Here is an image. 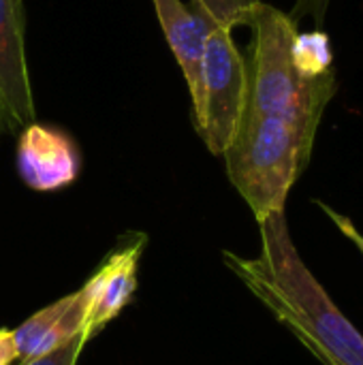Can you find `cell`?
I'll list each match as a JSON object with an SVG mask.
<instances>
[{
	"mask_svg": "<svg viewBox=\"0 0 363 365\" xmlns=\"http://www.w3.org/2000/svg\"><path fill=\"white\" fill-rule=\"evenodd\" d=\"M257 225L259 257L246 259L225 250V265L319 364L363 365V336L306 267L285 212H274Z\"/></svg>",
	"mask_w": 363,
	"mask_h": 365,
	"instance_id": "6da1fadb",
	"label": "cell"
},
{
	"mask_svg": "<svg viewBox=\"0 0 363 365\" xmlns=\"http://www.w3.org/2000/svg\"><path fill=\"white\" fill-rule=\"evenodd\" d=\"M315 139V130L289 120L242 115L223 158L231 184L257 222L285 212L291 188L310 163Z\"/></svg>",
	"mask_w": 363,
	"mask_h": 365,
	"instance_id": "7a4b0ae2",
	"label": "cell"
},
{
	"mask_svg": "<svg viewBox=\"0 0 363 365\" xmlns=\"http://www.w3.org/2000/svg\"><path fill=\"white\" fill-rule=\"evenodd\" d=\"M246 60L231 30L212 26L201 62V92L193 105L195 126L214 156L231 145L246 105Z\"/></svg>",
	"mask_w": 363,
	"mask_h": 365,
	"instance_id": "3957f363",
	"label": "cell"
},
{
	"mask_svg": "<svg viewBox=\"0 0 363 365\" xmlns=\"http://www.w3.org/2000/svg\"><path fill=\"white\" fill-rule=\"evenodd\" d=\"M81 167L75 141L51 126L30 122L17 143V169L24 182L41 192L58 190L75 182Z\"/></svg>",
	"mask_w": 363,
	"mask_h": 365,
	"instance_id": "277c9868",
	"label": "cell"
},
{
	"mask_svg": "<svg viewBox=\"0 0 363 365\" xmlns=\"http://www.w3.org/2000/svg\"><path fill=\"white\" fill-rule=\"evenodd\" d=\"M0 92L13 128L34 122V96L26 62L21 0H0Z\"/></svg>",
	"mask_w": 363,
	"mask_h": 365,
	"instance_id": "5b68a950",
	"label": "cell"
},
{
	"mask_svg": "<svg viewBox=\"0 0 363 365\" xmlns=\"http://www.w3.org/2000/svg\"><path fill=\"white\" fill-rule=\"evenodd\" d=\"M163 34L182 68L188 86L190 103L195 105L201 92V62L205 38L216 26L203 9L190 2V9L182 0H152Z\"/></svg>",
	"mask_w": 363,
	"mask_h": 365,
	"instance_id": "8992f818",
	"label": "cell"
},
{
	"mask_svg": "<svg viewBox=\"0 0 363 365\" xmlns=\"http://www.w3.org/2000/svg\"><path fill=\"white\" fill-rule=\"evenodd\" d=\"M143 250V240L113 252L98 272L83 284L88 293L86 334L92 338L111 323L131 302L137 289V265Z\"/></svg>",
	"mask_w": 363,
	"mask_h": 365,
	"instance_id": "52a82bcc",
	"label": "cell"
},
{
	"mask_svg": "<svg viewBox=\"0 0 363 365\" xmlns=\"http://www.w3.org/2000/svg\"><path fill=\"white\" fill-rule=\"evenodd\" d=\"M291 58L295 68L306 77H321L334 71V51L329 36L323 30L300 32L291 45Z\"/></svg>",
	"mask_w": 363,
	"mask_h": 365,
	"instance_id": "ba28073f",
	"label": "cell"
},
{
	"mask_svg": "<svg viewBox=\"0 0 363 365\" xmlns=\"http://www.w3.org/2000/svg\"><path fill=\"white\" fill-rule=\"evenodd\" d=\"M190 2L203 9L216 26L233 32V28L250 24L255 11L263 0H190Z\"/></svg>",
	"mask_w": 363,
	"mask_h": 365,
	"instance_id": "9c48e42d",
	"label": "cell"
},
{
	"mask_svg": "<svg viewBox=\"0 0 363 365\" xmlns=\"http://www.w3.org/2000/svg\"><path fill=\"white\" fill-rule=\"evenodd\" d=\"M88 340H90L88 334L81 331L75 338H71L68 342H64L62 346H58V349H53V351H49L45 355H39V357H34V359L19 365H77V359L81 355V349L86 346Z\"/></svg>",
	"mask_w": 363,
	"mask_h": 365,
	"instance_id": "30bf717a",
	"label": "cell"
},
{
	"mask_svg": "<svg viewBox=\"0 0 363 365\" xmlns=\"http://www.w3.org/2000/svg\"><path fill=\"white\" fill-rule=\"evenodd\" d=\"M317 205L327 214V218L336 225V229H338L344 237H349V240L359 248V252L363 255V235L359 233V229L353 225V220H351V218H347L344 214L336 212L334 207H329V205H327V203H323V201H317Z\"/></svg>",
	"mask_w": 363,
	"mask_h": 365,
	"instance_id": "8fae6325",
	"label": "cell"
},
{
	"mask_svg": "<svg viewBox=\"0 0 363 365\" xmlns=\"http://www.w3.org/2000/svg\"><path fill=\"white\" fill-rule=\"evenodd\" d=\"M327 6H329V0H297L289 17L295 24L302 17H312L317 30H321V26L325 21V15H327Z\"/></svg>",
	"mask_w": 363,
	"mask_h": 365,
	"instance_id": "7c38bea8",
	"label": "cell"
},
{
	"mask_svg": "<svg viewBox=\"0 0 363 365\" xmlns=\"http://www.w3.org/2000/svg\"><path fill=\"white\" fill-rule=\"evenodd\" d=\"M17 361V346L13 340V331L0 329V365H11Z\"/></svg>",
	"mask_w": 363,
	"mask_h": 365,
	"instance_id": "4fadbf2b",
	"label": "cell"
},
{
	"mask_svg": "<svg viewBox=\"0 0 363 365\" xmlns=\"http://www.w3.org/2000/svg\"><path fill=\"white\" fill-rule=\"evenodd\" d=\"M4 128H13V126H11V118H9V111H6L4 96L0 92V130H4Z\"/></svg>",
	"mask_w": 363,
	"mask_h": 365,
	"instance_id": "5bb4252c",
	"label": "cell"
}]
</instances>
